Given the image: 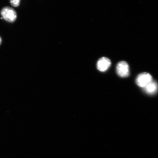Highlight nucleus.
I'll use <instances>...</instances> for the list:
<instances>
[{
  "instance_id": "obj_1",
  "label": "nucleus",
  "mask_w": 158,
  "mask_h": 158,
  "mask_svg": "<svg viewBox=\"0 0 158 158\" xmlns=\"http://www.w3.org/2000/svg\"><path fill=\"white\" fill-rule=\"evenodd\" d=\"M1 14L3 19L9 23L15 22L17 18L16 12L12 8L9 6L3 8Z\"/></svg>"
},
{
  "instance_id": "obj_2",
  "label": "nucleus",
  "mask_w": 158,
  "mask_h": 158,
  "mask_svg": "<svg viewBox=\"0 0 158 158\" xmlns=\"http://www.w3.org/2000/svg\"><path fill=\"white\" fill-rule=\"evenodd\" d=\"M153 81L152 77L149 73H143L138 75L135 82L138 86L144 88Z\"/></svg>"
},
{
  "instance_id": "obj_3",
  "label": "nucleus",
  "mask_w": 158,
  "mask_h": 158,
  "mask_svg": "<svg viewBox=\"0 0 158 158\" xmlns=\"http://www.w3.org/2000/svg\"><path fill=\"white\" fill-rule=\"evenodd\" d=\"M116 73L120 77L125 78L129 75V66L125 61H121L118 63L116 68Z\"/></svg>"
},
{
  "instance_id": "obj_4",
  "label": "nucleus",
  "mask_w": 158,
  "mask_h": 158,
  "mask_svg": "<svg viewBox=\"0 0 158 158\" xmlns=\"http://www.w3.org/2000/svg\"><path fill=\"white\" fill-rule=\"evenodd\" d=\"M111 61L109 59L103 57L98 60L97 66L98 70L100 72H104L108 70L111 66Z\"/></svg>"
},
{
  "instance_id": "obj_5",
  "label": "nucleus",
  "mask_w": 158,
  "mask_h": 158,
  "mask_svg": "<svg viewBox=\"0 0 158 158\" xmlns=\"http://www.w3.org/2000/svg\"><path fill=\"white\" fill-rule=\"evenodd\" d=\"M143 89L146 93L149 94H155L158 91V84L156 82L152 81Z\"/></svg>"
},
{
  "instance_id": "obj_6",
  "label": "nucleus",
  "mask_w": 158,
  "mask_h": 158,
  "mask_svg": "<svg viewBox=\"0 0 158 158\" xmlns=\"http://www.w3.org/2000/svg\"><path fill=\"white\" fill-rule=\"evenodd\" d=\"M20 2V0H10L11 5L14 7L19 6Z\"/></svg>"
},
{
  "instance_id": "obj_7",
  "label": "nucleus",
  "mask_w": 158,
  "mask_h": 158,
  "mask_svg": "<svg viewBox=\"0 0 158 158\" xmlns=\"http://www.w3.org/2000/svg\"><path fill=\"white\" fill-rule=\"evenodd\" d=\"M2 42V39L1 38V37H0V45H1Z\"/></svg>"
},
{
  "instance_id": "obj_8",
  "label": "nucleus",
  "mask_w": 158,
  "mask_h": 158,
  "mask_svg": "<svg viewBox=\"0 0 158 158\" xmlns=\"http://www.w3.org/2000/svg\"><path fill=\"white\" fill-rule=\"evenodd\" d=\"M1 19H3V18H2V17H1Z\"/></svg>"
}]
</instances>
